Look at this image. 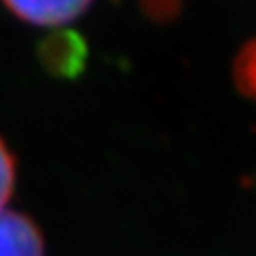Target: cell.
I'll use <instances>...</instances> for the list:
<instances>
[{
	"instance_id": "3957f363",
	"label": "cell",
	"mask_w": 256,
	"mask_h": 256,
	"mask_svg": "<svg viewBox=\"0 0 256 256\" xmlns=\"http://www.w3.org/2000/svg\"><path fill=\"white\" fill-rule=\"evenodd\" d=\"M234 81L238 89L256 101V40L248 42L234 62Z\"/></svg>"
},
{
	"instance_id": "7a4b0ae2",
	"label": "cell",
	"mask_w": 256,
	"mask_h": 256,
	"mask_svg": "<svg viewBox=\"0 0 256 256\" xmlns=\"http://www.w3.org/2000/svg\"><path fill=\"white\" fill-rule=\"evenodd\" d=\"M93 0H4V4L22 20L56 26L81 16Z\"/></svg>"
},
{
	"instance_id": "6da1fadb",
	"label": "cell",
	"mask_w": 256,
	"mask_h": 256,
	"mask_svg": "<svg viewBox=\"0 0 256 256\" xmlns=\"http://www.w3.org/2000/svg\"><path fill=\"white\" fill-rule=\"evenodd\" d=\"M0 256H44L42 234L28 216L0 212Z\"/></svg>"
},
{
	"instance_id": "277c9868",
	"label": "cell",
	"mask_w": 256,
	"mask_h": 256,
	"mask_svg": "<svg viewBox=\"0 0 256 256\" xmlns=\"http://www.w3.org/2000/svg\"><path fill=\"white\" fill-rule=\"evenodd\" d=\"M14 182H16V162L8 146L0 138V212L4 210L8 198L12 196Z\"/></svg>"
}]
</instances>
